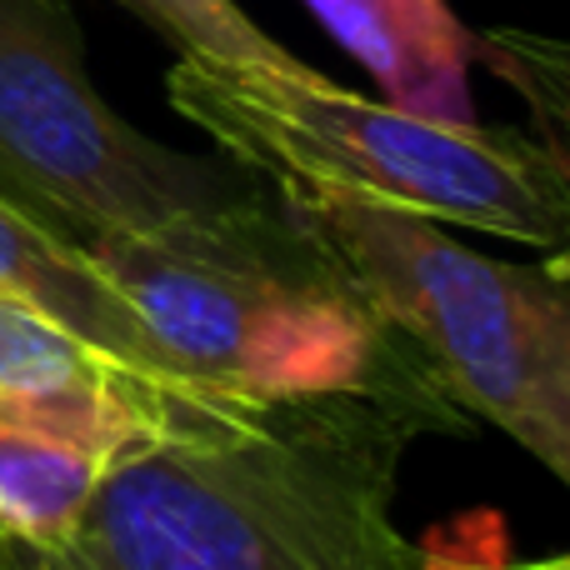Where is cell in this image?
I'll use <instances>...</instances> for the list:
<instances>
[{
	"instance_id": "obj_1",
	"label": "cell",
	"mask_w": 570,
	"mask_h": 570,
	"mask_svg": "<svg viewBox=\"0 0 570 570\" xmlns=\"http://www.w3.org/2000/svg\"><path fill=\"white\" fill-rule=\"evenodd\" d=\"M431 395H311L176 421L100 481L40 570H415L395 525Z\"/></svg>"
},
{
	"instance_id": "obj_2",
	"label": "cell",
	"mask_w": 570,
	"mask_h": 570,
	"mask_svg": "<svg viewBox=\"0 0 570 570\" xmlns=\"http://www.w3.org/2000/svg\"><path fill=\"white\" fill-rule=\"evenodd\" d=\"M86 256L160 351L220 401H445L295 220L285 210L271 216L250 196L166 230L90 236Z\"/></svg>"
},
{
	"instance_id": "obj_3",
	"label": "cell",
	"mask_w": 570,
	"mask_h": 570,
	"mask_svg": "<svg viewBox=\"0 0 570 570\" xmlns=\"http://www.w3.org/2000/svg\"><path fill=\"white\" fill-rule=\"evenodd\" d=\"M166 100L281 196L415 210L561 256L570 170L546 140L481 120H431L325 80L305 60L220 66L180 56Z\"/></svg>"
},
{
	"instance_id": "obj_4",
	"label": "cell",
	"mask_w": 570,
	"mask_h": 570,
	"mask_svg": "<svg viewBox=\"0 0 570 570\" xmlns=\"http://www.w3.org/2000/svg\"><path fill=\"white\" fill-rule=\"evenodd\" d=\"M285 216L411 351L451 411L501 425L570 481L566 256L541 266L495 261L441 220L361 200L285 196Z\"/></svg>"
},
{
	"instance_id": "obj_5",
	"label": "cell",
	"mask_w": 570,
	"mask_h": 570,
	"mask_svg": "<svg viewBox=\"0 0 570 570\" xmlns=\"http://www.w3.org/2000/svg\"><path fill=\"white\" fill-rule=\"evenodd\" d=\"M0 190L90 236L166 230L240 200L206 160L110 110L60 0H0Z\"/></svg>"
},
{
	"instance_id": "obj_6",
	"label": "cell",
	"mask_w": 570,
	"mask_h": 570,
	"mask_svg": "<svg viewBox=\"0 0 570 570\" xmlns=\"http://www.w3.org/2000/svg\"><path fill=\"white\" fill-rule=\"evenodd\" d=\"M240 401H180L136 375L50 395H0V535L50 556L100 481L166 425Z\"/></svg>"
},
{
	"instance_id": "obj_7",
	"label": "cell",
	"mask_w": 570,
	"mask_h": 570,
	"mask_svg": "<svg viewBox=\"0 0 570 570\" xmlns=\"http://www.w3.org/2000/svg\"><path fill=\"white\" fill-rule=\"evenodd\" d=\"M0 301H16L26 311L46 315L80 345L106 355L110 365L180 395V401H220L200 391L140 325V315L116 295V285L90 266L86 246L56 236L30 206L0 190Z\"/></svg>"
},
{
	"instance_id": "obj_8",
	"label": "cell",
	"mask_w": 570,
	"mask_h": 570,
	"mask_svg": "<svg viewBox=\"0 0 570 570\" xmlns=\"http://www.w3.org/2000/svg\"><path fill=\"white\" fill-rule=\"evenodd\" d=\"M335 46L371 70L381 96L411 116L475 120L471 30L451 0H305Z\"/></svg>"
},
{
	"instance_id": "obj_9",
	"label": "cell",
	"mask_w": 570,
	"mask_h": 570,
	"mask_svg": "<svg viewBox=\"0 0 570 570\" xmlns=\"http://www.w3.org/2000/svg\"><path fill=\"white\" fill-rule=\"evenodd\" d=\"M110 375H130L50 325L46 315L26 311L16 301H0V395H50V391H76V385H96ZM140 381V375H136ZM150 385V381H146Z\"/></svg>"
},
{
	"instance_id": "obj_10",
	"label": "cell",
	"mask_w": 570,
	"mask_h": 570,
	"mask_svg": "<svg viewBox=\"0 0 570 570\" xmlns=\"http://www.w3.org/2000/svg\"><path fill=\"white\" fill-rule=\"evenodd\" d=\"M116 6L140 16L180 56L220 60V66H291L295 60L236 0H116Z\"/></svg>"
},
{
	"instance_id": "obj_11",
	"label": "cell",
	"mask_w": 570,
	"mask_h": 570,
	"mask_svg": "<svg viewBox=\"0 0 570 570\" xmlns=\"http://www.w3.org/2000/svg\"><path fill=\"white\" fill-rule=\"evenodd\" d=\"M471 46H481V56L501 70L505 86H515L535 106V116L546 120V146L556 156H566V110H570V66L566 50L551 40L521 36V30H481L471 36Z\"/></svg>"
},
{
	"instance_id": "obj_12",
	"label": "cell",
	"mask_w": 570,
	"mask_h": 570,
	"mask_svg": "<svg viewBox=\"0 0 570 570\" xmlns=\"http://www.w3.org/2000/svg\"><path fill=\"white\" fill-rule=\"evenodd\" d=\"M485 570H570L566 556H551V561H535V566H505V561H495V566H485Z\"/></svg>"
}]
</instances>
